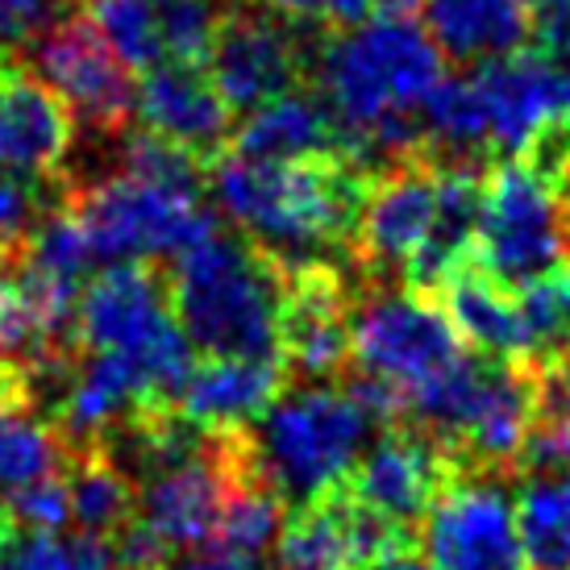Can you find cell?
Wrapping results in <instances>:
<instances>
[{
  "mask_svg": "<svg viewBox=\"0 0 570 570\" xmlns=\"http://www.w3.org/2000/svg\"><path fill=\"white\" fill-rule=\"evenodd\" d=\"M442 50L409 13L346 26L313 50L321 100L337 121L342 155L375 175L425 150L416 112L445 80Z\"/></svg>",
  "mask_w": 570,
  "mask_h": 570,
  "instance_id": "obj_1",
  "label": "cell"
},
{
  "mask_svg": "<svg viewBox=\"0 0 570 570\" xmlns=\"http://www.w3.org/2000/svg\"><path fill=\"white\" fill-rule=\"evenodd\" d=\"M208 188L222 213L284 271H304L350 254L371 171L346 155L317 159H242L225 150L208 163Z\"/></svg>",
  "mask_w": 570,
  "mask_h": 570,
  "instance_id": "obj_2",
  "label": "cell"
},
{
  "mask_svg": "<svg viewBox=\"0 0 570 570\" xmlns=\"http://www.w3.org/2000/svg\"><path fill=\"white\" fill-rule=\"evenodd\" d=\"M175 317L205 358H279L287 271L242 234H208L171 267Z\"/></svg>",
  "mask_w": 570,
  "mask_h": 570,
  "instance_id": "obj_3",
  "label": "cell"
},
{
  "mask_svg": "<svg viewBox=\"0 0 570 570\" xmlns=\"http://www.w3.org/2000/svg\"><path fill=\"white\" fill-rule=\"evenodd\" d=\"M254 475L287 508L346 488L371 445V416L333 383L284 387L254 425H246Z\"/></svg>",
  "mask_w": 570,
  "mask_h": 570,
  "instance_id": "obj_4",
  "label": "cell"
},
{
  "mask_svg": "<svg viewBox=\"0 0 570 570\" xmlns=\"http://www.w3.org/2000/svg\"><path fill=\"white\" fill-rule=\"evenodd\" d=\"M76 346L134 363L163 404H179L191 342L171 304V279L155 263H117L88 279L76 304Z\"/></svg>",
  "mask_w": 570,
  "mask_h": 570,
  "instance_id": "obj_5",
  "label": "cell"
},
{
  "mask_svg": "<svg viewBox=\"0 0 570 570\" xmlns=\"http://www.w3.org/2000/svg\"><path fill=\"white\" fill-rule=\"evenodd\" d=\"M471 263L508 292L570 267V208L541 167L504 159L488 171Z\"/></svg>",
  "mask_w": 570,
  "mask_h": 570,
  "instance_id": "obj_6",
  "label": "cell"
},
{
  "mask_svg": "<svg viewBox=\"0 0 570 570\" xmlns=\"http://www.w3.org/2000/svg\"><path fill=\"white\" fill-rule=\"evenodd\" d=\"M63 205L80 222L96 263H159L179 258L222 225L200 196L146 184L134 175H100L83 184H63Z\"/></svg>",
  "mask_w": 570,
  "mask_h": 570,
  "instance_id": "obj_7",
  "label": "cell"
},
{
  "mask_svg": "<svg viewBox=\"0 0 570 570\" xmlns=\"http://www.w3.org/2000/svg\"><path fill=\"white\" fill-rule=\"evenodd\" d=\"M466 354V342L450 325L442 304L396 284H375L350 308V363L363 375L387 380L404 392L438 380Z\"/></svg>",
  "mask_w": 570,
  "mask_h": 570,
  "instance_id": "obj_8",
  "label": "cell"
},
{
  "mask_svg": "<svg viewBox=\"0 0 570 570\" xmlns=\"http://www.w3.org/2000/svg\"><path fill=\"white\" fill-rule=\"evenodd\" d=\"M491 471H454L421 521V546L433 570H524L517 504Z\"/></svg>",
  "mask_w": 570,
  "mask_h": 570,
  "instance_id": "obj_9",
  "label": "cell"
},
{
  "mask_svg": "<svg viewBox=\"0 0 570 570\" xmlns=\"http://www.w3.org/2000/svg\"><path fill=\"white\" fill-rule=\"evenodd\" d=\"M30 71L92 134H121L134 117V83L88 17H50L30 42Z\"/></svg>",
  "mask_w": 570,
  "mask_h": 570,
  "instance_id": "obj_10",
  "label": "cell"
},
{
  "mask_svg": "<svg viewBox=\"0 0 570 570\" xmlns=\"http://www.w3.org/2000/svg\"><path fill=\"white\" fill-rule=\"evenodd\" d=\"M438 222V163L425 150L416 159L392 163L371 175L363 213L350 238V263L366 279L392 284L404 279L416 254L425 250Z\"/></svg>",
  "mask_w": 570,
  "mask_h": 570,
  "instance_id": "obj_11",
  "label": "cell"
},
{
  "mask_svg": "<svg viewBox=\"0 0 570 570\" xmlns=\"http://www.w3.org/2000/svg\"><path fill=\"white\" fill-rule=\"evenodd\" d=\"M491 159H524L558 126H570V63L554 50H517L475 67Z\"/></svg>",
  "mask_w": 570,
  "mask_h": 570,
  "instance_id": "obj_12",
  "label": "cell"
},
{
  "mask_svg": "<svg viewBox=\"0 0 570 570\" xmlns=\"http://www.w3.org/2000/svg\"><path fill=\"white\" fill-rule=\"evenodd\" d=\"M313 55L304 50L296 21L279 13H225L213 55H208V80L217 83L222 100L234 112H254L275 96L296 88Z\"/></svg>",
  "mask_w": 570,
  "mask_h": 570,
  "instance_id": "obj_13",
  "label": "cell"
},
{
  "mask_svg": "<svg viewBox=\"0 0 570 570\" xmlns=\"http://www.w3.org/2000/svg\"><path fill=\"white\" fill-rule=\"evenodd\" d=\"M400 546H412L409 529L366 508L350 488H337L292 512L279 558L292 570H371Z\"/></svg>",
  "mask_w": 570,
  "mask_h": 570,
  "instance_id": "obj_14",
  "label": "cell"
},
{
  "mask_svg": "<svg viewBox=\"0 0 570 570\" xmlns=\"http://www.w3.org/2000/svg\"><path fill=\"white\" fill-rule=\"evenodd\" d=\"M459 466L425 429L396 421L363 450L346 488L400 529H421L425 512L442 495Z\"/></svg>",
  "mask_w": 570,
  "mask_h": 570,
  "instance_id": "obj_15",
  "label": "cell"
},
{
  "mask_svg": "<svg viewBox=\"0 0 570 570\" xmlns=\"http://www.w3.org/2000/svg\"><path fill=\"white\" fill-rule=\"evenodd\" d=\"M76 121L30 67L0 59V171L63 188Z\"/></svg>",
  "mask_w": 570,
  "mask_h": 570,
  "instance_id": "obj_16",
  "label": "cell"
},
{
  "mask_svg": "<svg viewBox=\"0 0 570 570\" xmlns=\"http://www.w3.org/2000/svg\"><path fill=\"white\" fill-rule=\"evenodd\" d=\"M350 301L342 267L287 271V304L279 321V363L287 380L330 383L350 366Z\"/></svg>",
  "mask_w": 570,
  "mask_h": 570,
  "instance_id": "obj_17",
  "label": "cell"
},
{
  "mask_svg": "<svg viewBox=\"0 0 570 570\" xmlns=\"http://www.w3.org/2000/svg\"><path fill=\"white\" fill-rule=\"evenodd\" d=\"M134 112L146 134L175 142L213 163L234 142V109L222 100L217 83L200 67L159 63L142 71L134 92Z\"/></svg>",
  "mask_w": 570,
  "mask_h": 570,
  "instance_id": "obj_18",
  "label": "cell"
},
{
  "mask_svg": "<svg viewBox=\"0 0 570 570\" xmlns=\"http://www.w3.org/2000/svg\"><path fill=\"white\" fill-rule=\"evenodd\" d=\"M287 387L279 358H200L175 409L213 433L254 425Z\"/></svg>",
  "mask_w": 570,
  "mask_h": 570,
  "instance_id": "obj_19",
  "label": "cell"
},
{
  "mask_svg": "<svg viewBox=\"0 0 570 570\" xmlns=\"http://www.w3.org/2000/svg\"><path fill=\"white\" fill-rule=\"evenodd\" d=\"M421 9L433 47L462 67H483L529 50V38L538 33L529 0H421Z\"/></svg>",
  "mask_w": 570,
  "mask_h": 570,
  "instance_id": "obj_20",
  "label": "cell"
},
{
  "mask_svg": "<svg viewBox=\"0 0 570 570\" xmlns=\"http://www.w3.org/2000/svg\"><path fill=\"white\" fill-rule=\"evenodd\" d=\"M433 296H438L442 313L450 317V325L459 330V337L475 354H491V358H533L517 296L508 287L495 284V279H488L471 263V254L445 275L442 284L433 287Z\"/></svg>",
  "mask_w": 570,
  "mask_h": 570,
  "instance_id": "obj_21",
  "label": "cell"
},
{
  "mask_svg": "<svg viewBox=\"0 0 570 570\" xmlns=\"http://www.w3.org/2000/svg\"><path fill=\"white\" fill-rule=\"evenodd\" d=\"M234 155L242 159H267V163H292V159H317V155H342V134L325 100L313 92L275 96L234 129Z\"/></svg>",
  "mask_w": 570,
  "mask_h": 570,
  "instance_id": "obj_22",
  "label": "cell"
},
{
  "mask_svg": "<svg viewBox=\"0 0 570 570\" xmlns=\"http://www.w3.org/2000/svg\"><path fill=\"white\" fill-rule=\"evenodd\" d=\"M63 483H67V504H71V524L80 533H88V538L112 541L134 521V508H138L134 479L100 445L67 450Z\"/></svg>",
  "mask_w": 570,
  "mask_h": 570,
  "instance_id": "obj_23",
  "label": "cell"
},
{
  "mask_svg": "<svg viewBox=\"0 0 570 570\" xmlns=\"http://www.w3.org/2000/svg\"><path fill=\"white\" fill-rule=\"evenodd\" d=\"M524 562L538 570H570V471H533L517 500Z\"/></svg>",
  "mask_w": 570,
  "mask_h": 570,
  "instance_id": "obj_24",
  "label": "cell"
},
{
  "mask_svg": "<svg viewBox=\"0 0 570 570\" xmlns=\"http://www.w3.org/2000/svg\"><path fill=\"white\" fill-rule=\"evenodd\" d=\"M521 471H570V346L533 358V433Z\"/></svg>",
  "mask_w": 570,
  "mask_h": 570,
  "instance_id": "obj_25",
  "label": "cell"
},
{
  "mask_svg": "<svg viewBox=\"0 0 570 570\" xmlns=\"http://www.w3.org/2000/svg\"><path fill=\"white\" fill-rule=\"evenodd\" d=\"M0 570H121V562L109 538H88V533L59 538L9 524L0 533Z\"/></svg>",
  "mask_w": 570,
  "mask_h": 570,
  "instance_id": "obj_26",
  "label": "cell"
},
{
  "mask_svg": "<svg viewBox=\"0 0 570 570\" xmlns=\"http://www.w3.org/2000/svg\"><path fill=\"white\" fill-rule=\"evenodd\" d=\"M205 167L208 163L200 155H191L175 142H163L146 129H121L117 134V155H112V171L117 175H134V179L184 191V196H205Z\"/></svg>",
  "mask_w": 570,
  "mask_h": 570,
  "instance_id": "obj_27",
  "label": "cell"
},
{
  "mask_svg": "<svg viewBox=\"0 0 570 570\" xmlns=\"http://www.w3.org/2000/svg\"><path fill=\"white\" fill-rule=\"evenodd\" d=\"M284 524H287L284 500L258 475H246L238 488L229 491L213 541H222L229 550H242V554L267 558L279 546V538H284Z\"/></svg>",
  "mask_w": 570,
  "mask_h": 570,
  "instance_id": "obj_28",
  "label": "cell"
},
{
  "mask_svg": "<svg viewBox=\"0 0 570 570\" xmlns=\"http://www.w3.org/2000/svg\"><path fill=\"white\" fill-rule=\"evenodd\" d=\"M92 26L109 42L112 55L126 63V71H150L167 59L155 0H100L92 9Z\"/></svg>",
  "mask_w": 570,
  "mask_h": 570,
  "instance_id": "obj_29",
  "label": "cell"
},
{
  "mask_svg": "<svg viewBox=\"0 0 570 570\" xmlns=\"http://www.w3.org/2000/svg\"><path fill=\"white\" fill-rule=\"evenodd\" d=\"M159 9V38L163 55L171 63L200 67L213 55L217 30L225 21V9L217 0H155Z\"/></svg>",
  "mask_w": 570,
  "mask_h": 570,
  "instance_id": "obj_30",
  "label": "cell"
},
{
  "mask_svg": "<svg viewBox=\"0 0 570 570\" xmlns=\"http://www.w3.org/2000/svg\"><path fill=\"white\" fill-rule=\"evenodd\" d=\"M4 504V521L26 533H59L71 524V504H67V483L63 475L38 479L30 488H17L0 495Z\"/></svg>",
  "mask_w": 570,
  "mask_h": 570,
  "instance_id": "obj_31",
  "label": "cell"
},
{
  "mask_svg": "<svg viewBox=\"0 0 570 570\" xmlns=\"http://www.w3.org/2000/svg\"><path fill=\"white\" fill-rule=\"evenodd\" d=\"M47 191H59V188L26 184V179H17V175L0 171V258H4V263L26 250L33 225L42 222V213L50 208L47 200H42Z\"/></svg>",
  "mask_w": 570,
  "mask_h": 570,
  "instance_id": "obj_32",
  "label": "cell"
},
{
  "mask_svg": "<svg viewBox=\"0 0 570 570\" xmlns=\"http://www.w3.org/2000/svg\"><path fill=\"white\" fill-rule=\"evenodd\" d=\"M375 0H271V9L296 26H321V30H346L366 21Z\"/></svg>",
  "mask_w": 570,
  "mask_h": 570,
  "instance_id": "obj_33",
  "label": "cell"
},
{
  "mask_svg": "<svg viewBox=\"0 0 570 570\" xmlns=\"http://www.w3.org/2000/svg\"><path fill=\"white\" fill-rule=\"evenodd\" d=\"M371 570H433V562H429L425 554H416L412 546H400V550H392L387 558H380Z\"/></svg>",
  "mask_w": 570,
  "mask_h": 570,
  "instance_id": "obj_34",
  "label": "cell"
},
{
  "mask_svg": "<svg viewBox=\"0 0 570 570\" xmlns=\"http://www.w3.org/2000/svg\"><path fill=\"white\" fill-rule=\"evenodd\" d=\"M375 4H383V13H409L412 4H421V0H375Z\"/></svg>",
  "mask_w": 570,
  "mask_h": 570,
  "instance_id": "obj_35",
  "label": "cell"
},
{
  "mask_svg": "<svg viewBox=\"0 0 570 570\" xmlns=\"http://www.w3.org/2000/svg\"><path fill=\"white\" fill-rule=\"evenodd\" d=\"M550 50H554L558 59H567V63H570V33H567V38H558V42Z\"/></svg>",
  "mask_w": 570,
  "mask_h": 570,
  "instance_id": "obj_36",
  "label": "cell"
},
{
  "mask_svg": "<svg viewBox=\"0 0 570 570\" xmlns=\"http://www.w3.org/2000/svg\"><path fill=\"white\" fill-rule=\"evenodd\" d=\"M562 284H567V308H570V267L562 271Z\"/></svg>",
  "mask_w": 570,
  "mask_h": 570,
  "instance_id": "obj_37",
  "label": "cell"
},
{
  "mask_svg": "<svg viewBox=\"0 0 570 570\" xmlns=\"http://www.w3.org/2000/svg\"><path fill=\"white\" fill-rule=\"evenodd\" d=\"M4 529H9V521H4V504H0V533H4Z\"/></svg>",
  "mask_w": 570,
  "mask_h": 570,
  "instance_id": "obj_38",
  "label": "cell"
},
{
  "mask_svg": "<svg viewBox=\"0 0 570 570\" xmlns=\"http://www.w3.org/2000/svg\"><path fill=\"white\" fill-rule=\"evenodd\" d=\"M76 4H88V9H96V4H100V0H76Z\"/></svg>",
  "mask_w": 570,
  "mask_h": 570,
  "instance_id": "obj_39",
  "label": "cell"
},
{
  "mask_svg": "<svg viewBox=\"0 0 570 570\" xmlns=\"http://www.w3.org/2000/svg\"><path fill=\"white\" fill-rule=\"evenodd\" d=\"M284 570H292V567H284Z\"/></svg>",
  "mask_w": 570,
  "mask_h": 570,
  "instance_id": "obj_40",
  "label": "cell"
}]
</instances>
